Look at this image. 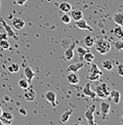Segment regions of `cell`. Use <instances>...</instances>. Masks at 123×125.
<instances>
[{
  "label": "cell",
  "instance_id": "obj_25",
  "mask_svg": "<svg viewBox=\"0 0 123 125\" xmlns=\"http://www.w3.org/2000/svg\"><path fill=\"white\" fill-rule=\"evenodd\" d=\"M8 70H9V72H11V73H16V72H18V70H19V65H18V63L12 62V63L8 66Z\"/></svg>",
  "mask_w": 123,
  "mask_h": 125
},
{
  "label": "cell",
  "instance_id": "obj_28",
  "mask_svg": "<svg viewBox=\"0 0 123 125\" xmlns=\"http://www.w3.org/2000/svg\"><path fill=\"white\" fill-rule=\"evenodd\" d=\"M61 20L62 23H64V24H69L70 22H71V17H70V16L67 14V13H64L63 15H62L61 16Z\"/></svg>",
  "mask_w": 123,
  "mask_h": 125
},
{
  "label": "cell",
  "instance_id": "obj_10",
  "mask_svg": "<svg viewBox=\"0 0 123 125\" xmlns=\"http://www.w3.org/2000/svg\"><path fill=\"white\" fill-rule=\"evenodd\" d=\"M23 96H24V99L25 100H27V101H33L36 98V92L34 91L33 88H29L28 87L27 89H25V92H24Z\"/></svg>",
  "mask_w": 123,
  "mask_h": 125
},
{
  "label": "cell",
  "instance_id": "obj_7",
  "mask_svg": "<svg viewBox=\"0 0 123 125\" xmlns=\"http://www.w3.org/2000/svg\"><path fill=\"white\" fill-rule=\"evenodd\" d=\"M44 98L53 106L55 107L57 105V101H56V94L53 91H48L44 94Z\"/></svg>",
  "mask_w": 123,
  "mask_h": 125
},
{
  "label": "cell",
  "instance_id": "obj_4",
  "mask_svg": "<svg viewBox=\"0 0 123 125\" xmlns=\"http://www.w3.org/2000/svg\"><path fill=\"white\" fill-rule=\"evenodd\" d=\"M95 111V105H92L90 106L88 110L86 111L85 113V117L87 118L88 120V123L90 125H94L95 122H94V116H93V113Z\"/></svg>",
  "mask_w": 123,
  "mask_h": 125
},
{
  "label": "cell",
  "instance_id": "obj_14",
  "mask_svg": "<svg viewBox=\"0 0 123 125\" xmlns=\"http://www.w3.org/2000/svg\"><path fill=\"white\" fill-rule=\"evenodd\" d=\"M83 94H85L86 96L91 97V98H95V97H96L95 92H93L92 90V88H91V83H88V84L86 85V87H85L84 90H83Z\"/></svg>",
  "mask_w": 123,
  "mask_h": 125
},
{
  "label": "cell",
  "instance_id": "obj_37",
  "mask_svg": "<svg viewBox=\"0 0 123 125\" xmlns=\"http://www.w3.org/2000/svg\"><path fill=\"white\" fill-rule=\"evenodd\" d=\"M26 1H27V0H15V3H16L17 5H23Z\"/></svg>",
  "mask_w": 123,
  "mask_h": 125
},
{
  "label": "cell",
  "instance_id": "obj_26",
  "mask_svg": "<svg viewBox=\"0 0 123 125\" xmlns=\"http://www.w3.org/2000/svg\"><path fill=\"white\" fill-rule=\"evenodd\" d=\"M75 49H76L77 51V54L79 55V58H80V60L82 61L83 60V57H84V55H85V53L88 51L87 50V48H84V47L82 46H75Z\"/></svg>",
  "mask_w": 123,
  "mask_h": 125
},
{
  "label": "cell",
  "instance_id": "obj_31",
  "mask_svg": "<svg viewBox=\"0 0 123 125\" xmlns=\"http://www.w3.org/2000/svg\"><path fill=\"white\" fill-rule=\"evenodd\" d=\"M99 78H100V75H99V74L89 72V75H88V79H89V80H91V81H97Z\"/></svg>",
  "mask_w": 123,
  "mask_h": 125
},
{
  "label": "cell",
  "instance_id": "obj_24",
  "mask_svg": "<svg viewBox=\"0 0 123 125\" xmlns=\"http://www.w3.org/2000/svg\"><path fill=\"white\" fill-rule=\"evenodd\" d=\"M83 60H85V62H89V63L92 62V61L94 60V55H93V53L87 51V52L85 53L84 57H83Z\"/></svg>",
  "mask_w": 123,
  "mask_h": 125
},
{
  "label": "cell",
  "instance_id": "obj_17",
  "mask_svg": "<svg viewBox=\"0 0 123 125\" xmlns=\"http://www.w3.org/2000/svg\"><path fill=\"white\" fill-rule=\"evenodd\" d=\"M72 113H73V110H71V109L65 110V111L63 112V114L61 115L60 121H61V122H63V123L67 122V121H68V119H69V117H70V115H72Z\"/></svg>",
  "mask_w": 123,
  "mask_h": 125
},
{
  "label": "cell",
  "instance_id": "obj_20",
  "mask_svg": "<svg viewBox=\"0 0 123 125\" xmlns=\"http://www.w3.org/2000/svg\"><path fill=\"white\" fill-rule=\"evenodd\" d=\"M94 42H95V40L91 35L85 37V39H84V43L87 47H92L94 45Z\"/></svg>",
  "mask_w": 123,
  "mask_h": 125
},
{
  "label": "cell",
  "instance_id": "obj_8",
  "mask_svg": "<svg viewBox=\"0 0 123 125\" xmlns=\"http://www.w3.org/2000/svg\"><path fill=\"white\" fill-rule=\"evenodd\" d=\"M66 80L71 85H77L80 82V77L77 72H68V74L66 76Z\"/></svg>",
  "mask_w": 123,
  "mask_h": 125
},
{
  "label": "cell",
  "instance_id": "obj_6",
  "mask_svg": "<svg viewBox=\"0 0 123 125\" xmlns=\"http://www.w3.org/2000/svg\"><path fill=\"white\" fill-rule=\"evenodd\" d=\"M75 25H76L77 28H79V29H81V30H88V31H90V32H92V28L88 24L87 20L84 19V17H83L82 19H80V20L75 21Z\"/></svg>",
  "mask_w": 123,
  "mask_h": 125
},
{
  "label": "cell",
  "instance_id": "obj_34",
  "mask_svg": "<svg viewBox=\"0 0 123 125\" xmlns=\"http://www.w3.org/2000/svg\"><path fill=\"white\" fill-rule=\"evenodd\" d=\"M0 120H1L2 124H11L13 122V120H8V119H5V118H3L1 116H0Z\"/></svg>",
  "mask_w": 123,
  "mask_h": 125
},
{
  "label": "cell",
  "instance_id": "obj_11",
  "mask_svg": "<svg viewBox=\"0 0 123 125\" xmlns=\"http://www.w3.org/2000/svg\"><path fill=\"white\" fill-rule=\"evenodd\" d=\"M84 65H85V63H83L82 62L71 63V64H69V65L66 67V71H67V72H77V71H79L81 68H83Z\"/></svg>",
  "mask_w": 123,
  "mask_h": 125
},
{
  "label": "cell",
  "instance_id": "obj_35",
  "mask_svg": "<svg viewBox=\"0 0 123 125\" xmlns=\"http://www.w3.org/2000/svg\"><path fill=\"white\" fill-rule=\"evenodd\" d=\"M70 43H71V42H69L67 40H63V41L62 42V46H63L64 48H66V47L68 46Z\"/></svg>",
  "mask_w": 123,
  "mask_h": 125
},
{
  "label": "cell",
  "instance_id": "obj_39",
  "mask_svg": "<svg viewBox=\"0 0 123 125\" xmlns=\"http://www.w3.org/2000/svg\"><path fill=\"white\" fill-rule=\"evenodd\" d=\"M4 99H5L6 101H7V100L9 101V99H10V98H9V96H5V98H4Z\"/></svg>",
  "mask_w": 123,
  "mask_h": 125
},
{
  "label": "cell",
  "instance_id": "obj_12",
  "mask_svg": "<svg viewBox=\"0 0 123 125\" xmlns=\"http://www.w3.org/2000/svg\"><path fill=\"white\" fill-rule=\"evenodd\" d=\"M70 17L72 20L74 21H77V20H80L84 17V15H83V12L81 10H78V9H71L70 10Z\"/></svg>",
  "mask_w": 123,
  "mask_h": 125
},
{
  "label": "cell",
  "instance_id": "obj_3",
  "mask_svg": "<svg viewBox=\"0 0 123 125\" xmlns=\"http://www.w3.org/2000/svg\"><path fill=\"white\" fill-rule=\"evenodd\" d=\"M75 46H76L75 42H72L68 46L65 48V50H64V58H65V60L70 61V60L73 59V57H74V49H75Z\"/></svg>",
  "mask_w": 123,
  "mask_h": 125
},
{
  "label": "cell",
  "instance_id": "obj_27",
  "mask_svg": "<svg viewBox=\"0 0 123 125\" xmlns=\"http://www.w3.org/2000/svg\"><path fill=\"white\" fill-rule=\"evenodd\" d=\"M18 86H19L20 89L25 90L29 87V81L27 79H20L19 82H18Z\"/></svg>",
  "mask_w": 123,
  "mask_h": 125
},
{
  "label": "cell",
  "instance_id": "obj_38",
  "mask_svg": "<svg viewBox=\"0 0 123 125\" xmlns=\"http://www.w3.org/2000/svg\"><path fill=\"white\" fill-rule=\"evenodd\" d=\"M8 38V36H7V34L5 33V34H3V35H1L0 34V40H6Z\"/></svg>",
  "mask_w": 123,
  "mask_h": 125
},
{
  "label": "cell",
  "instance_id": "obj_23",
  "mask_svg": "<svg viewBox=\"0 0 123 125\" xmlns=\"http://www.w3.org/2000/svg\"><path fill=\"white\" fill-rule=\"evenodd\" d=\"M102 66L106 70H112L113 68V62L111 60H105L102 62Z\"/></svg>",
  "mask_w": 123,
  "mask_h": 125
},
{
  "label": "cell",
  "instance_id": "obj_32",
  "mask_svg": "<svg viewBox=\"0 0 123 125\" xmlns=\"http://www.w3.org/2000/svg\"><path fill=\"white\" fill-rule=\"evenodd\" d=\"M113 46L115 47V49H116V50L121 51V50L123 49V42H122V41H118V42H114Z\"/></svg>",
  "mask_w": 123,
  "mask_h": 125
},
{
  "label": "cell",
  "instance_id": "obj_9",
  "mask_svg": "<svg viewBox=\"0 0 123 125\" xmlns=\"http://www.w3.org/2000/svg\"><path fill=\"white\" fill-rule=\"evenodd\" d=\"M110 109H111V104L107 102V101H103L100 103V111L102 114V118L105 119L106 115L110 113Z\"/></svg>",
  "mask_w": 123,
  "mask_h": 125
},
{
  "label": "cell",
  "instance_id": "obj_2",
  "mask_svg": "<svg viewBox=\"0 0 123 125\" xmlns=\"http://www.w3.org/2000/svg\"><path fill=\"white\" fill-rule=\"evenodd\" d=\"M94 92L96 94V96L100 97L101 99H106L108 97H110L111 89L106 83H101V84L96 86Z\"/></svg>",
  "mask_w": 123,
  "mask_h": 125
},
{
  "label": "cell",
  "instance_id": "obj_22",
  "mask_svg": "<svg viewBox=\"0 0 123 125\" xmlns=\"http://www.w3.org/2000/svg\"><path fill=\"white\" fill-rule=\"evenodd\" d=\"M113 33L115 35V37H117L118 39H122L123 37V31H122V26L120 25H117L115 28L113 29Z\"/></svg>",
  "mask_w": 123,
  "mask_h": 125
},
{
  "label": "cell",
  "instance_id": "obj_40",
  "mask_svg": "<svg viewBox=\"0 0 123 125\" xmlns=\"http://www.w3.org/2000/svg\"><path fill=\"white\" fill-rule=\"evenodd\" d=\"M1 114H2V109H1V106H0V115H1Z\"/></svg>",
  "mask_w": 123,
  "mask_h": 125
},
{
  "label": "cell",
  "instance_id": "obj_19",
  "mask_svg": "<svg viewBox=\"0 0 123 125\" xmlns=\"http://www.w3.org/2000/svg\"><path fill=\"white\" fill-rule=\"evenodd\" d=\"M113 22H114L115 24L122 26V24H123V14L121 13V12L114 14V15H113Z\"/></svg>",
  "mask_w": 123,
  "mask_h": 125
},
{
  "label": "cell",
  "instance_id": "obj_36",
  "mask_svg": "<svg viewBox=\"0 0 123 125\" xmlns=\"http://www.w3.org/2000/svg\"><path fill=\"white\" fill-rule=\"evenodd\" d=\"M19 113H20L21 115H27V111H26V109H24V108L19 109Z\"/></svg>",
  "mask_w": 123,
  "mask_h": 125
},
{
  "label": "cell",
  "instance_id": "obj_13",
  "mask_svg": "<svg viewBox=\"0 0 123 125\" xmlns=\"http://www.w3.org/2000/svg\"><path fill=\"white\" fill-rule=\"evenodd\" d=\"M12 25L14 26V28H15L16 30H21L25 26V21L22 18L15 17L13 19V21H12Z\"/></svg>",
  "mask_w": 123,
  "mask_h": 125
},
{
  "label": "cell",
  "instance_id": "obj_30",
  "mask_svg": "<svg viewBox=\"0 0 123 125\" xmlns=\"http://www.w3.org/2000/svg\"><path fill=\"white\" fill-rule=\"evenodd\" d=\"M0 47L4 50H7L10 48V42L9 41L6 39V40H0Z\"/></svg>",
  "mask_w": 123,
  "mask_h": 125
},
{
  "label": "cell",
  "instance_id": "obj_1",
  "mask_svg": "<svg viewBox=\"0 0 123 125\" xmlns=\"http://www.w3.org/2000/svg\"><path fill=\"white\" fill-rule=\"evenodd\" d=\"M94 45H95L96 51L98 53H100L101 55H105V54L109 53L111 51V48H112L111 42L105 39H100V40L96 41L94 42Z\"/></svg>",
  "mask_w": 123,
  "mask_h": 125
},
{
  "label": "cell",
  "instance_id": "obj_16",
  "mask_svg": "<svg viewBox=\"0 0 123 125\" xmlns=\"http://www.w3.org/2000/svg\"><path fill=\"white\" fill-rule=\"evenodd\" d=\"M71 9H72V6L68 2H62L59 5V10L62 13H69Z\"/></svg>",
  "mask_w": 123,
  "mask_h": 125
},
{
  "label": "cell",
  "instance_id": "obj_21",
  "mask_svg": "<svg viewBox=\"0 0 123 125\" xmlns=\"http://www.w3.org/2000/svg\"><path fill=\"white\" fill-rule=\"evenodd\" d=\"M89 72H91V73H96V74H99L100 76L103 74V72H102V70L98 67V65L96 64V63H94V62H92V66H91V68H90V71Z\"/></svg>",
  "mask_w": 123,
  "mask_h": 125
},
{
  "label": "cell",
  "instance_id": "obj_15",
  "mask_svg": "<svg viewBox=\"0 0 123 125\" xmlns=\"http://www.w3.org/2000/svg\"><path fill=\"white\" fill-rule=\"evenodd\" d=\"M110 96H111V98L113 100V103H114V104H118V103L120 102V93H119L118 91H116V90L111 91Z\"/></svg>",
  "mask_w": 123,
  "mask_h": 125
},
{
  "label": "cell",
  "instance_id": "obj_5",
  "mask_svg": "<svg viewBox=\"0 0 123 125\" xmlns=\"http://www.w3.org/2000/svg\"><path fill=\"white\" fill-rule=\"evenodd\" d=\"M1 23H2V27L4 28V30H5L6 34H7V36H8L9 38L17 39V36L15 35V33L14 32V30H13V28H12L10 25H8V24H7V22H6L5 20L1 19Z\"/></svg>",
  "mask_w": 123,
  "mask_h": 125
},
{
  "label": "cell",
  "instance_id": "obj_33",
  "mask_svg": "<svg viewBox=\"0 0 123 125\" xmlns=\"http://www.w3.org/2000/svg\"><path fill=\"white\" fill-rule=\"evenodd\" d=\"M117 73L119 76H123V64L118 63L117 64Z\"/></svg>",
  "mask_w": 123,
  "mask_h": 125
},
{
  "label": "cell",
  "instance_id": "obj_18",
  "mask_svg": "<svg viewBox=\"0 0 123 125\" xmlns=\"http://www.w3.org/2000/svg\"><path fill=\"white\" fill-rule=\"evenodd\" d=\"M24 75L28 81H32V79L35 77V72L31 66H26L24 68Z\"/></svg>",
  "mask_w": 123,
  "mask_h": 125
},
{
  "label": "cell",
  "instance_id": "obj_29",
  "mask_svg": "<svg viewBox=\"0 0 123 125\" xmlns=\"http://www.w3.org/2000/svg\"><path fill=\"white\" fill-rule=\"evenodd\" d=\"M0 116L5 118V119H8V120H13L14 119V115L11 112H2Z\"/></svg>",
  "mask_w": 123,
  "mask_h": 125
}]
</instances>
